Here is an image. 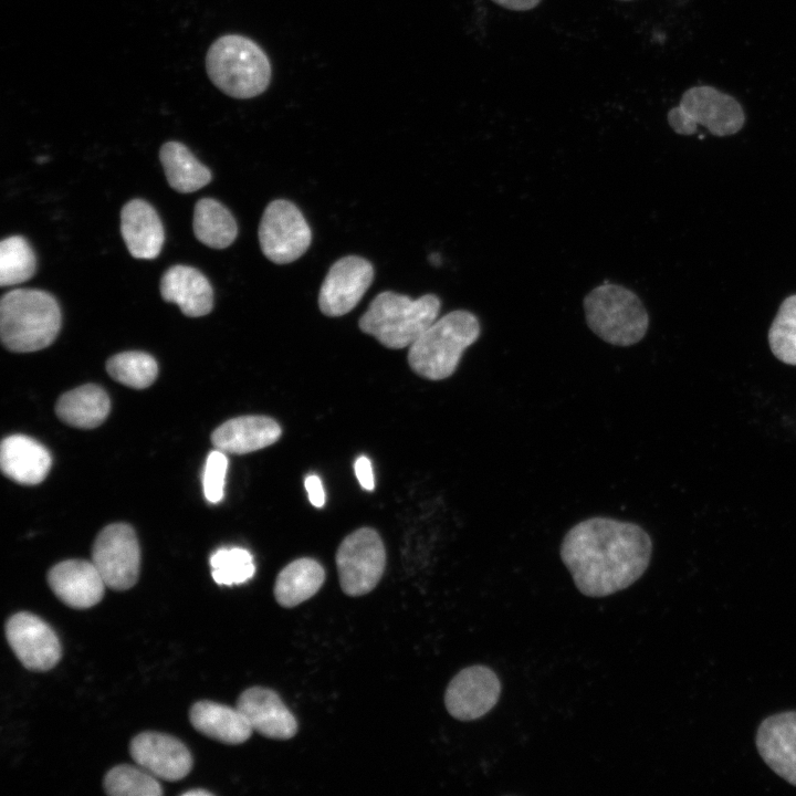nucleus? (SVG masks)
<instances>
[{
    "instance_id": "obj_1",
    "label": "nucleus",
    "mask_w": 796,
    "mask_h": 796,
    "mask_svg": "<svg viewBox=\"0 0 796 796\" xmlns=\"http://www.w3.org/2000/svg\"><path fill=\"white\" fill-rule=\"evenodd\" d=\"M652 553L639 525L595 516L574 525L561 544V558L585 596L605 597L631 586L646 572Z\"/></svg>"
},
{
    "instance_id": "obj_2",
    "label": "nucleus",
    "mask_w": 796,
    "mask_h": 796,
    "mask_svg": "<svg viewBox=\"0 0 796 796\" xmlns=\"http://www.w3.org/2000/svg\"><path fill=\"white\" fill-rule=\"evenodd\" d=\"M61 328V311L48 292L12 290L0 301V336L6 348L30 353L51 345Z\"/></svg>"
},
{
    "instance_id": "obj_3",
    "label": "nucleus",
    "mask_w": 796,
    "mask_h": 796,
    "mask_svg": "<svg viewBox=\"0 0 796 796\" xmlns=\"http://www.w3.org/2000/svg\"><path fill=\"white\" fill-rule=\"evenodd\" d=\"M211 82L234 98H252L262 94L272 77V67L264 50L240 34L217 39L206 56Z\"/></svg>"
},
{
    "instance_id": "obj_4",
    "label": "nucleus",
    "mask_w": 796,
    "mask_h": 796,
    "mask_svg": "<svg viewBox=\"0 0 796 796\" xmlns=\"http://www.w3.org/2000/svg\"><path fill=\"white\" fill-rule=\"evenodd\" d=\"M478 317L464 310H455L437 318L410 345L408 363L419 376L430 380L450 377L463 352L480 336Z\"/></svg>"
},
{
    "instance_id": "obj_5",
    "label": "nucleus",
    "mask_w": 796,
    "mask_h": 796,
    "mask_svg": "<svg viewBox=\"0 0 796 796\" xmlns=\"http://www.w3.org/2000/svg\"><path fill=\"white\" fill-rule=\"evenodd\" d=\"M440 307L434 294L413 300L386 291L371 301L359 318V328L388 348H405L438 318Z\"/></svg>"
},
{
    "instance_id": "obj_6",
    "label": "nucleus",
    "mask_w": 796,
    "mask_h": 796,
    "mask_svg": "<svg viewBox=\"0 0 796 796\" xmlns=\"http://www.w3.org/2000/svg\"><path fill=\"white\" fill-rule=\"evenodd\" d=\"M583 305L590 331L611 345L631 346L648 331L641 300L622 285L605 282L585 296Z\"/></svg>"
},
{
    "instance_id": "obj_7",
    "label": "nucleus",
    "mask_w": 796,
    "mask_h": 796,
    "mask_svg": "<svg viewBox=\"0 0 796 796\" xmlns=\"http://www.w3.org/2000/svg\"><path fill=\"white\" fill-rule=\"evenodd\" d=\"M668 123L679 135H692L701 125L712 135L723 137L743 127L745 114L733 96L712 86H694L668 112Z\"/></svg>"
},
{
    "instance_id": "obj_8",
    "label": "nucleus",
    "mask_w": 796,
    "mask_h": 796,
    "mask_svg": "<svg viewBox=\"0 0 796 796\" xmlns=\"http://www.w3.org/2000/svg\"><path fill=\"white\" fill-rule=\"evenodd\" d=\"M335 559L342 590L357 597L377 586L386 566V549L374 528L362 527L342 541Z\"/></svg>"
},
{
    "instance_id": "obj_9",
    "label": "nucleus",
    "mask_w": 796,
    "mask_h": 796,
    "mask_svg": "<svg viewBox=\"0 0 796 796\" xmlns=\"http://www.w3.org/2000/svg\"><path fill=\"white\" fill-rule=\"evenodd\" d=\"M259 241L263 254L276 264L297 260L312 241L311 229L291 201L277 199L268 205L259 226Z\"/></svg>"
},
{
    "instance_id": "obj_10",
    "label": "nucleus",
    "mask_w": 796,
    "mask_h": 796,
    "mask_svg": "<svg viewBox=\"0 0 796 796\" xmlns=\"http://www.w3.org/2000/svg\"><path fill=\"white\" fill-rule=\"evenodd\" d=\"M92 562L106 587L114 590L132 588L140 568V549L133 527L125 523L105 526L93 544Z\"/></svg>"
},
{
    "instance_id": "obj_11",
    "label": "nucleus",
    "mask_w": 796,
    "mask_h": 796,
    "mask_svg": "<svg viewBox=\"0 0 796 796\" xmlns=\"http://www.w3.org/2000/svg\"><path fill=\"white\" fill-rule=\"evenodd\" d=\"M4 632L11 650L28 670L48 671L61 660L62 647L56 632L32 612L19 611L10 616Z\"/></svg>"
},
{
    "instance_id": "obj_12",
    "label": "nucleus",
    "mask_w": 796,
    "mask_h": 796,
    "mask_svg": "<svg viewBox=\"0 0 796 796\" xmlns=\"http://www.w3.org/2000/svg\"><path fill=\"white\" fill-rule=\"evenodd\" d=\"M501 682L489 667L475 664L462 669L449 682L444 705L460 721H473L486 714L499 701Z\"/></svg>"
},
{
    "instance_id": "obj_13",
    "label": "nucleus",
    "mask_w": 796,
    "mask_h": 796,
    "mask_svg": "<svg viewBox=\"0 0 796 796\" xmlns=\"http://www.w3.org/2000/svg\"><path fill=\"white\" fill-rule=\"evenodd\" d=\"M374 280L369 261L357 255L337 260L328 270L318 294L322 313L337 317L350 312L362 300Z\"/></svg>"
},
{
    "instance_id": "obj_14",
    "label": "nucleus",
    "mask_w": 796,
    "mask_h": 796,
    "mask_svg": "<svg viewBox=\"0 0 796 796\" xmlns=\"http://www.w3.org/2000/svg\"><path fill=\"white\" fill-rule=\"evenodd\" d=\"M129 754L138 766L169 782L186 777L193 764L190 751L179 739L155 731L133 737Z\"/></svg>"
},
{
    "instance_id": "obj_15",
    "label": "nucleus",
    "mask_w": 796,
    "mask_h": 796,
    "mask_svg": "<svg viewBox=\"0 0 796 796\" xmlns=\"http://www.w3.org/2000/svg\"><path fill=\"white\" fill-rule=\"evenodd\" d=\"M755 744L765 764L796 786V711L766 718L757 729Z\"/></svg>"
},
{
    "instance_id": "obj_16",
    "label": "nucleus",
    "mask_w": 796,
    "mask_h": 796,
    "mask_svg": "<svg viewBox=\"0 0 796 796\" xmlns=\"http://www.w3.org/2000/svg\"><path fill=\"white\" fill-rule=\"evenodd\" d=\"M53 594L66 606L86 609L97 605L105 591V582L93 562L66 559L48 573Z\"/></svg>"
},
{
    "instance_id": "obj_17",
    "label": "nucleus",
    "mask_w": 796,
    "mask_h": 796,
    "mask_svg": "<svg viewBox=\"0 0 796 796\" xmlns=\"http://www.w3.org/2000/svg\"><path fill=\"white\" fill-rule=\"evenodd\" d=\"M237 708L247 718L253 731L272 740H290L297 732V721L279 694L264 687L244 690Z\"/></svg>"
},
{
    "instance_id": "obj_18",
    "label": "nucleus",
    "mask_w": 796,
    "mask_h": 796,
    "mask_svg": "<svg viewBox=\"0 0 796 796\" xmlns=\"http://www.w3.org/2000/svg\"><path fill=\"white\" fill-rule=\"evenodd\" d=\"M282 429L265 416H241L221 423L211 434L216 449L224 453L245 454L276 442Z\"/></svg>"
},
{
    "instance_id": "obj_19",
    "label": "nucleus",
    "mask_w": 796,
    "mask_h": 796,
    "mask_svg": "<svg viewBox=\"0 0 796 796\" xmlns=\"http://www.w3.org/2000/svg\"><path fill=\"white\" fill-rule=\"evenodd\" d=\"M0 465L3 474L10 480L34 485L46 478L52 465V457L35 439L24 434H12L1 442Z\"/></svg>"
},
{
    "instance_id": "obj_20",
    "label": "nucleus",
    "mask_w": 796,
    "mask_h": 796,
    "mask_svg": "<svg viewBox=\"0 0 796 796\" xmlns=\"http://www.w3.org/2000/svg\"><path fill=\"white\" fill-rule=\"evenodd\" d=\"M121 232L129 253L136 259H155L161 251L164 228L156 210L145 200L133 199L123 207Z\"/></svg>"
},
{
    "instance_id": "obj_21",
    "label": "nucleus",
    "mask_w": 796,
    "mask_h": 796,
    "mask_svg": "<svg viewBox=\"0 0 796 796\" xmlns=\"http://www.w3.org/2000/svg\"><path fill=\"white\" fill-rule=\"evenodd\" d=\"M160 294L189 317L207 315L213 307L210 282L199 270L188 265H174L164 273Z\"/></svg>"
},
{
    "instance_id": "obj_22",
    "label": "nucleus",
    "mask_w": 796,
    "mask_h": 796,
    "mask_svg": "<svg viewBox=\"0 0 796 796\" xmlns=\"http://www.w3.org/2000/svg\"><path fill=\"white\" fill-rule=\"evenodd\" d=\"M189 721L201 734L230 745L244 743L253 732L249 721L237 706L231 708L209 700L191 705Z\"/></svg>"
},
{
    "instance_id": "obj_23",
    "label": "nucleus",
    "mask_w": 796,
    "mask_h": 796,
    "mask_svg": "<svg viewBox=\"0 0 796 796\" xmlns=\"http://www.w3.org/2000/svg\"><path fill=\"white\" fill-rule=\"evenodd\" d=\"M111 401L106 391L87 384L63 394L55 406L57 417L69 426L92 429L107 418Z\"/></svg>"
},
{
    "instance_id": "obj_24",
    "label": "nucleus",
    "mask_w": 796,
    "mask_h": 796,
    "mask_svg": "<svg viewBox=\"0 0 796 796\" xmlns=\"http://www.w3.org/2000/svg\"><path fill=\"white\" fill-rule=\"evenodd\" d=\"M325 580V570L315 559L303 557L287 564L274 583V597L284 608H293L313 597Z\"/></svg>"
},
{
    "instance_id": "obj_25",
    "label": "nucleus",
    "mask_w": 796,
    "mask_h": 796,
    "mask_svg": "<svg viewBox=\"0 0 796 796\" xmlns=\"http://www.w3.org/2000/svg\"><path fill=\"white\" fill-rule=\"evenodd\" d=\"M159 158L168 184L178 192H193L211 181L210 170L179 142L165 143Z\"/></svg>"
},
{
    "instance_id": "obj_26",
    "label": "nucleus",
    "mask_w": 796,
    "mask_h": 796,
    "mask_svg": "<svg viewBox=\"0 0 796 796\" xmlns=\"http://www.w3.org/2000/svg\"><path fill=\"white\" fill-rule=\"evenodd\" d=\"M193 233L209 248L224 249L235 240L238 226L222 203L212 198H202L193 210Z\"/></svg>"
},
{
    "instance_id": "obj_27",
    "label": "nucleus",
    "mask_w": 796,
    "mask_h": 796,
    "mask_svg": "<svg viewBox=\"0 0 796 796\" xmlns=\"http://www.w3.org/2000/svg\"><path fill=\"white\" fill-rule=\"evenodd\" d=\"M109 376L116 381L136 389L149 387L158 375L155 358L144 352H123L106 363Z\"/></svg>"
},
{
    "instance_id": "obj_28",
    "label": "nucleus",
    "mask_w": 796,
    "mask_h": 796,
    "mask_svg": "<svg viewBox=\"0 0 796 796\" xmlns=\"http://www.w3.org/2000/svg\"><path fill=\"white\" fill-rule=\"evenodd\" d=\"M35 254L21 235L6 238L0 243V285L10 286L31 279L36 268Z\"/></svg>"
},
{
    "instance_id": "obj_29",
    "label": "nucleus",
    "mask_w": 796,
    "mask_h": 796,
    "mask_svg": "<svg viewBox=\"0 0 796 796\" xmlns=\"http://www.w3.org/2000/svg\"><path fill=\"white\" fill-rule=\"evenodd\" d=\"M153 774L143 767L119 764L104 776V792L112 796H160L163 788Z\"/></svg>"
},
{
    "instance_id": "obj_30",
    "label": "nucleus",
    "mask_w": 796,
    "mask_h": 796,
    "mask_svg": "<svg viewBox=\"0 0 796 796\" xmlns=\"http://www.w3.org/2000/svg\"><path fill=\"white\" fill-rule=\"evenodd\" d=\"M768 343L777 359L796 366V294L781 304L768 329Z\"/></svg>"
},
{
    "instance_id": "obj_31",
    "label": "nucleus",
    "mask_w": 796,
    "mask_h": 796,
    "mask_svg": "<svg viewBox=\"0 0 796 796\" xmlns=\"http://www.w3.org/2000/svg\"><path fill=\"white\" fill-rule=\"evenodd\" d=\"M211 575L218 585L232 586L250 580L255 573L251 553L242 547H222L210 557Z\"/></svg>"
},
{
    "instance_id": "obj_32",
    "label": "nucleus",
    "mask_w": 796,
    "mask_h": 796,
    "mask_svg": "<svg viewBox=\"0 0 796 796\" xmlns=\"http://www.w3.org/2000/svg\"><path fill=\"white\" fill-rule=\"evenodd\" d=\"M228 459L223 451L212 450L206 460L202 473L203 495L209 503H219L223 499V489Z\"/></svg>"
},
{
    "instance_id": "obj_33",
    "label": "nucleus",
    "mask_w": 796,
    "mask_h": 796,
    "mask_svg": "<svg viewBox=\"0 0 796 796\" xmlns=\"http://www.w3.org/2000/svg\"><path fill=\"white\" fill-rule=\"evenodd\" d=\"M354 470L360 486L366 491H373L375 488V480L370 460L365 455L357 458L354 464Z\"/></svg>"
},
{
    "instance_id": "obj_34",
    "label": "nucleus",
    "mask_w": 796,
    "mask_h": 796,
    "mask_svg": "<svg viewBox=\"0 0 796 796\" xmlns=\"http://www.w3.org/2000/svg\"><path fill=\"white\" fill-rule=\"evenodd\" d=\"M310 502L316 506L322 507L325 504V491L321 479L317 475L311 474L306 476L304 482Z\"/></svg>"
},
{
    "instance_id": "obj_35",
    "label": "nucleus",
    "mask_w": 796,
    "mask_h": 796,
    "mask_svg": "<svg viewBox=\"0 0 796 796\" xmlns=\"http://www.w3.org/2000/svg\"><path fill=\"white\" fill-rule=\"evenodd\" d=\"M493 2L515 11H525L535 8L541 0H492Z\"/></svg>"
},
{
    "instance_id": "obj_36",
    "label": "nucleus",
    "mask_w": 796,
    "mask_h": 796,
    "mask_svg": "<svg viewBox=\"0 0 796 796\" xmlns=\"http://www.w3.org/2000/svg\"><path fill=\"white\" fill-rule=\"evenodd\" d=\"M181 795H184V796H197V795L206 796V795H211V792L202 789V788H197V789H190V790L184 792Z\"/></svg>"
}]
</instances>
